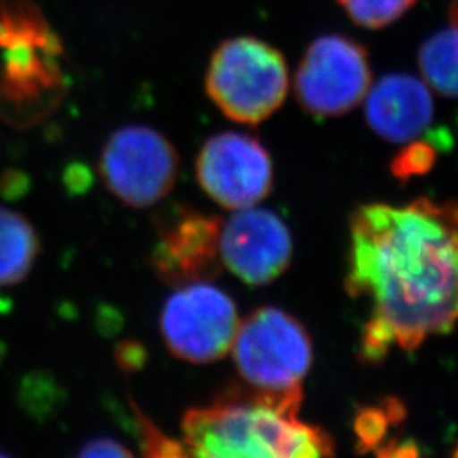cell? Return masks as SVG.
Listing matches in <instances>:
<instances>
[{
	"label": "cell",
	"mask_w": 458,
	"mask_h": 458,
	"mask_svg": "<svg viewBox=\"0 0 458 458\" xmlns=\"http://www.w3.org/2000/svg\"><path fill=\"white\" fill-rule=\"evenodd\" d=\"M158 240L151 265L170 285L208 282L221 272V223L187 208L166 211L158 219Z\"/></svg>",
	"instance_id": "cell-9"
},
{
	"label": "cell",
	"mask_w": 458,
	"mask_h": 458,
	"mask_svg": "<svg viewBox=\"0 0 458 458\" xmlns=\"http://www.w3.org/2000/svg\"><path fill=\"white\" fill-rule=\"evenodd\" d=\"M448 16H450V22H454V24H458V0H452V4H450V13H448Z\"/></svg>",
	"instance_id": "cell-21"
},
{
	"label": "cell",
	"mask_w": 458,
	"mask_h": 458,
	"mask_svg": "<svg viewBox=\"0 0 458 458\" xmlns=\"http://www.w3.org/2000/svg\"><path fill=\"white\" fill-rule=\"evenodd\" d=\"M4 51L0 102L17 114L41 113L62 94L64 75L60 38L51 41H28Z\"/></svg>",
	"instance_id": "cell-11"
},
{
	"label": "cell",
	"mask_w": 458,
	"mask_h": 458,
	"mask_svg": "<svg viewBox=\"0 0 458 458\" xmlns=\"http://www.w3.org/2000/svg\"><path fill=\"white\" fill-rule=\"evenodd\" d=\"M206 90L219 111L242 124L274 114L289 92L284 55L251 36L226 39L214 51Z\"/></svg>",
	"instance_id": "cell-3"
},
{
	"label": "cell",
	"mask_w": 458,
	"mask_h": 458,
	"mask_svg": "<svg viewBox=\"0 0 458 458\" xmlns=\"http://www.w3.org/2000/svg\"><path fill=\"white\" fill-rule=\"evenodd\" d=\"M365 117L372 131L391 143H406L425 134L433 121V98L420 79L406 73L382 77L367 92Z\"/></svg>",
	"instance_id": "cell-12"
},
{
	"label": "cell",
	"mask_w": 458,
	"mask_h": 458,
	"mask_svg": "<svg viewBox=\"0 0 458 458\" xmlns=\"http://www.w3.org/2000/svg\"><path fill=\"white\" fill-rule=\"evenodd\" d=\"M302 391L265 393L250 387L183 416V445L196 457L306 458L335 454L325 429L297 416Z\"/></svg>",
	"instance_id": "cell-2"
},
{
	"label": "cell",
	"mask_w": 458,
	"mask_h": 458,
	"mask_svg": "<svg viewBox=\"0 0 458 458\" xmlns=\"http://www.w3.org/2000/svg\"><path fill=\"white\" fill-rule=\"evenodd\" d=\"M98 168L119 200L131 208H148L172 191L179 157L174 145L153 128L126 126L107 140Z\"/></svg>",
	"instance_id": "cell-7"
},
{
	"label": "cell",
	"mask_w": 458,
	"mask_h": 458,
	"mask_svg": "<svg viewBox=\"0 0 458 458\" xmlns=\"http://www.w3.org/2000/svg\"><path fill=\"white\" fill-rule=\"evenodd\" d=\"M160 327L168 350L189 363H211L233 348L240 318L225 291L194 282L165 302Z\"/></svg>",
	"instance_id": "cell-6"
},
{
	"label": "cell",
	"mask_w": 458,
	"mask_h": 458,
	"mask_svg": "<svg viewBox=\"0 0 458 458\" xmlns=\"http://www.w3.org/2000/svg\"><path fill=\"white\" fill-rule=\"evenodd\" d=\"M293 259V238L277 214L246 208L221 228V260L250 285H265L282 276Z\"/></svg>",
	"instance_id": "cell-10"
},
{
	"label": "cell",
	"mask_w": 458,
	"mask_h": 458,
	"mask_svg": "<svg viewBox=\"0 0 458 458\" xmlns=\"http://www.w3.org/2000/svg\"><path fill=\"white\" fill-rule=\"evenodd\" d=\"M454 457H458V445L457 448H455V452H454Z\"/></svg>",
	"instance_id": "cell-22"
},
{
	"label": "cell",
	"mask_w": 458,
	"mask_h": 458,
	"mask_svg": "<svg viewBox=\"0 0 458 458\" xmlns=\"http://www.w3.org/2000/svg\"><path fill=\"white\" fill-rule=\"evenodd\" d=\"M408 411L397 397H386L382 403L359 408L353 421V431L357 437V450L367 454L377 452L387 438L391 426L401 425Z\"/></svg>",
	"instance_id": "cell-16"
},
{
	"label": "cell",
	"mask_w": 458,
	"mask_h": 458,
	"mask_svg": "<svg viewBox=\"0 0 458 458\" xmlns=\"http://www.w3.org/2000/svg\"><path fill=\"white\" fill-rule=\"evenodd\" d=\"M370 83L367 49L346 36L327 34L306 49L295 73V96L312 115L336 117L355 109Z\"/></svg>",
	"instance_id": "cell-5"
},
{
	"label": "cell",
	"mask_w": 458,
	"mask_h": 458,
	"mask_svg": "<svg viewBox=\"0 0 458 458\" xmlns=\"http://www.w3.org/2000/svg\"><path fill=\"white\" fill-rule=\"evenodd\" d=\"M233 350L248 387L265 393L302 391L312 365L310 333L277 308H260L240 323Z\"/></svg>",
	"instance_id": "cell-4"
},
{
	"label": "cell",
	"mask_w": 458,
	"mask_h": 458,
	"mask_svg": "<svg viewBox=\"0 0 458 458\" xmlns=\"http://www.w3.org/2000/svg\"><path fill=\"white\" fill-rule=\"evenodd\" d=\"M426 83L446 98H458V24L426 39L418 55Z\"/></svg>",
	"instance_id": "cell-14"
},
{
	"label": "cell",
	"mask_w": 458,
	"mask_h": 458,
	"mask_svg": "<svg viewBox=\"0 0 458 458\" xmlns=\"http://www.w3.org/2000/svg\"><path fill=\"white\" fill-rule=\"evenodd\" d=\"M140 429L143 435V448L147 455L153 457H177V455H189L183 443L174 442L162 435V431L151 421H148L147 416L138 412Z\"/></svg>",
	"instance_id": "cell-19"
},
{
	"label": "cell",
	"mask_w": 458,
	"mask_h": 458,
	"mask_svg": "<svg viewBox=\"0 0 458 458\" xmlns=\"http://www.w3.org/2000/svg\"><path fill=\"white\" fill-rule=\"evenodd\" d=\"M39 251L33 225L0 206V287L16 285L31 272Z\"/></svg>",
	"instance_id": "cell-13"
},
{
	"label": "cell",
	"mask_w": 458,
	"mask_h": 458,
	"mask_svg": "<svg viewBox=\"0 0 458 458\" xmlns=\"http://www.w3.org/2000/svg\"><path fill=\"white\" fill-rule=\"evenodd\" d=\"M58 38L31 0H0V49Z\"/></svg>",
	"instance_id": "cell-15"
},
{
	"label": "cell",
	"mask_w": 458,
	"mask_h": 458,
	"mask_svg": "<svg viewBox=\"0 0 458 458\" xmlns=\"http://www.w3.org/2000/svg\"><path fill=\"white\" fill-rule=\"evenodd\" d=\"M197 181L202 191L226 209H246L268 196L274 168L267 149L240 132L216 134L197 157Z\"/></svg>",
	"instance_id": "cell-8"
},
{
	"label": "cell",
	"mask_w": 458,
	"mask_h": 458,
	"mask_svg": "<svg viewBox=\"0 0 458 458\" xmlns=\"http://www.w3.org/2000/svg\"><path fill=\"white\" fill-rule=\"evenodd\" d=\"M82 457H131L132 454L123 445L111 438H98L87 443L81 452Z\"/></svg>",
	"instance_id": "cell-20"
},
{
	"label": "cell",
	"mask_w": 458,
	"mask_h": 458,
	"mask_svg": "<svg viewBox=\"0 0 458 458\" xmlns=\"http://www.w3.org/2000/svg\"><path fill=\"white\" fill-rule=\"evenodd\" d=\"M344 287L372 302L360 359L418 350L458 325V202L418 197L404 208L361 206L352 217Z\"/></svg>",
	"instance_id": "cell-1"
},
{
	"label": "cell",
	"mask_w": 458,
	"mask_h": 458,
	"mask_svg": "<svg viewBox=\"0 0 458 458\" xmlns=\"http://www.w3.org/2000/svg\"><path fill=\"white\" fill-rule=\"evenodd\" d=\"M452 145L450 134L446 131L429 132L428 138L412 140V143L403 148L391 165L394 177L399 181L408 182L412 177H420L428 174L438 158L443 148Z\"/></svg>",
	"instance_id": "cell-17"
},
{
	"label": "cell",
	"mask_w": 458,
	"mask_h": 458,
	"mask_svg": "<svg viewBox=\"0 0 458 458\" xmlns=\"http://www.w3.org/2000/svg\"><path fill=\"white\" fill-rule=\"evenodd\" d=\"M416 0H338L348 17L367 30H380L404 16Z\"/></svg>",
	"instance_id": "cell-18"
}]
</instances>
